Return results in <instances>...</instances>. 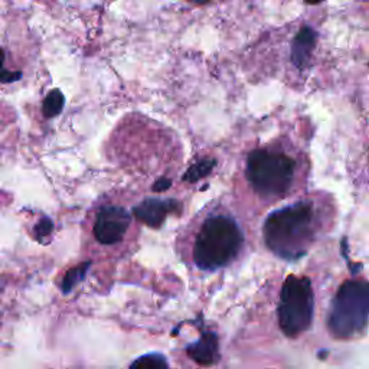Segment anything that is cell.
<instances>
[{
  "label": "cell",
  "mask_w": 369,
  "mask_h": 369,
  "mask_svg": "<svg viewBox=\"0 0 369 369\" xmlns=\"http://www.w3.org/2000/svg\"><path fill=\"white\" fill-rule=\"evenodd\" d=\"M54 229V224L50 218H42L36 225H35V237L38 240H42L43 237H48Z\"/></svg>",
  "instance_id": "4fadbf2b"
},
{
  "label": "cell",
  "mask_w": 369,
  "mask_h": 369,
  "mask_svg": "<svg viewBox=\"0 0 369 369\" xmlns=\"http://www.w3.org/2000/svg\"><path fill=\"white\" fill-rule=\"evenodd\" d=\"M167 212H169V204L156 201V199L145 201L143 204L134 208L136 217L142 222H145L146 225L153 226V228L159 226L163 222Z\"/></svg>",
  "instance_id": "ba28073f"
},
{
  "label": "cell",
  "mask_w": 369,
  "mask_h": 369,
  "mask_svg": "<svg viewBox=\"0 0 369 369\" xmlns=\"http://www.w3.org/2000/svg\"><path fill=\"white\" fill-rule=\"evenodd\" d=\"M369 323V283L348 280L335 295L328 328L336 339H352L365 332Z\"/></svg>",
  "instance_id": "277c9868"
},
{
  "label": "cell",
  "mask_w": 369,
  "mask_h": 369,
  "mask_svg": "<svg viewBox=\"0 0 369 369\" xmlns=\"http://www.w3.org/2000/svg\"><path fill=\"white\" fill-rule=\"evenodd\" d=\"M3 64H5V51L0 50V83L9 84V83H14V81L21 80V76H22L21 72L8 71V70H5Z\"/></svg>",
  "instance_id": "7c38bea8"
},
{
  "label": "cell",
  "mask_w": 369,
  "mask_h": 369,
  "mask_svg": "<svg viewBox=\"0 0 369 369\" xmlns=\"http://www.w3.org/2000/svg\"><path fill=\"white\" fill-rule=\"evenodd\" d=\"M130 369H169L167 361L160 353H147L140 358H137Z\"/></svg>",
  "instance_id": "30bf717a"
},
{
  "label": "cell",
  "mask_w": 369,
  "mask_h": 369,
  "mask_svg": "<svg viewBox=\"0 0 369 369\" xmlns=\"http://www.w3.org/2000/svg\"><path fill=\"white\" fill-rule=\"evenodd\" d=\"M187 2L195 3V5H205V3H209L211 0H187Z\"/></svg>",
  "instance_id": "5bb4252c"
},
{
  "label": "cell",
  "mask_w": 369,
  "mask_h": 369,
  "mask_svg": "<svg viewBox=\"0 0 369 369\" xmlns=\"http://www.w3.org/2000/svg\"><path fill=\"white\" fill-rule=\"evenodd\" d=\"M302 169L293 150L280 142H273L249 153L244 178L260 199L274 202L293 193L302 178Z\"/></svg>",
  "instance_id": "6da1fadb"
},
{
  "label": "cell",
  "mask_w": 369,
  "mask_h": 369,
  "mask_svg": "<svg viewBox=\"0 0 369 369\" xmlns=\"http://www.w3.org/2000/svg\"><path fill=\"white\" fill-rule=\"evenodd\" d=\"M89 268V263H85V264H80V266H76L74 268H71L65 277H64V280H63V284H61V288H63V293L64 295H68L70 291L74 290V287L81 283L84 280V277L87 274Z\"/></svg>",
  "instance_id": "8fae6325"
},
{
  "label": "cell",
  "mask_w": 369,
  "mask_h": 369,
  "mask_svg": "<svg viewBox=\"0 0 369 369\" xmlns=\"http://www.w3.org/2000/svg\"><path fill=\"white\" fill-rule=\"evenodd\" d=\"M188 355L201 366H212L220 359V345L218 337L212 332H207L199 337V341L191 344L187 348Z\"/></svg>",
  "instance_id": "52a82bcc"
},
{
  "label": "cell",
  "mask_w": 369,
  "mask_h": 369,
  "mask_svg": "<svg viewBox=\"0 0 369 369\" xmlns=\"http://www.w3.org/2000/svg\"><path fill=\"white\" fill-rule=\"evenodd\" d=\"M304 2L309 3V5H317V3L325 2V0H304Z\"/></svg>",
  "instance_id": "9a60e30c"
},
{
  "label": "cell",
  "mask_w": 369,
  "mask_h": 369,
  "mask_svg": "<svg viewBox=\"0 0 369 369\" xmlns=\"http://www.w3.org/2000/svg\"><path fill=\"white\" fill-rule=\"evenodd\" d=\"M315 297L307 277L288 275L280 295L279 323L288 337H297L312 325Z\"/></svg>",
  "instance_id": "5b68a950"
},
{
  "label": "cell",
  "mask_w": 369,
  "mask_h": 369,
  "mask_svg": "<svg viewBox=\"0 0 369 369\" xmlns=\"http://www.w3.org/2000/svg\"><path fill=\"white\" fill-rule=\"evenodd\" d=\"M130 213L121 207L109 205L104 207L94 224V237L104 245H113L125 238L130 226Z\"/></svg>",
  "instance_id": "8992f818"
},
{
  "label": "cell",
  "mask_w": 369,
  "mask_h": 369,
  "mask_svg": "<svg viewBox=\"0 0 369 369\" xmlns=\"http://www.w3.org/2000/svg\"><path fill=\"white\" fill-rule=\"evenodd\" d=\"M319 229V209L312 199L273 211L263 225L267 249L287 261L299 260L313 245Z\"/></svg>",
  "instance_id": "7a4b0ae2"
},
{
  "label": "cell",
  "mask_w": 369,
  "mask_h": 369,
  "mask_svg": "<svg viewBox=\"0 0 369 369\" xmlns=\"http://www.w3.org/2000/svg\"><path fill=\"white\" fill-rule=\"evenodd\" d=\"M64 104H65V98L63 96V92H61L59 89H52L43 101L42 109H43L45 117L52 118V117L58 116L61 113V110L64 109Z\"/></svg>",
  "instance_id": "9c48e42d"
},
{
  "label": "cell",
  "mask_w": 369,
  "mask_h": 369,
  "mask_svg": "<svg viewBox=\"0 0 369 369\" xmlns=\"http://www.w3.org/2000/svg\"><path fill=\"white\" fill-rule=\"evenodd\" d=\"M244 245V233L237 220L224 211H212L198 226L193 240V263L205 271L228 266Z\"/></svg>",
  "instance_id": "3957f363"
}]
</instances>
